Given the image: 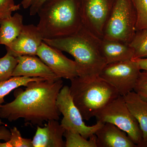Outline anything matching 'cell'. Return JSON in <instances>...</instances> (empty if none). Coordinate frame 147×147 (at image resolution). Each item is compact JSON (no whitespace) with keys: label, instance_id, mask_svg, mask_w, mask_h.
<instances>
[{"label":"cell","instance_id":"cell-1","mask_svg":"<svg viewBox=\"0 0 147 147\" xmlns=\"http://www.w3.org/2000/svg\"><path fill=\"white\" fill-rule=\"evenodd\" d=\"M63 87L62 78L30 82L24 90L15 91L13 101L2 105L0 117L10 122L23 118L26 123L40 126L45 121H58L61 113L57 99Z\"/></svg>","mask_w":147,"mask_h":147},{"label":"cell","instance_id":"cell-2","mask_svg":"<svg viewBox=\"0 0 147 147\" xmlns=\"http://www.w3.org/2000/svg\"><path fill=\"white\" fill-rule=\"evenodd\" d=\"M101 40L82 26L73 34L55 39H43V41L72 56L77 65L78 76L92 79L99 76L107 64L100 50Z\"/></svg>","mask_w":147,"mask_h":147},{"label":"cell","instance_id":"cell-3","mask_svg":"<svg viewBox=\"0 0 147 147\" xmlns=\"http://www.w3.org/2000/svg\"><path fill=\"white\" fill-rule=\"evenodd\" d=\"M38 28L43 39L70 35L82 28L80 0H48L37 12Z\"/></svg>","mask_w":147,"mask_h":147},{"label":"cell","instance_id":"cell-4","mask_svg":"<svg viewBox=\"0 0 147 147\" xmlns=\"http://www.w3.org/2000/svg\"><path fill=\"white\" fill-rule=\"evenodd\" d=\"M70 93L84 120H89L119 96L111 85L99 76L86 79L78 76L70 80Z\"/></svg>","mask_w":147,"mask_h":147},{"label":"cell","instance_id":"cell-5","mask_svg":"<svg viewBox=\"0 0 147 147\" xmlns=\"http://www.w3.org/2000/svg\"><path fill=\"white\" fill-rule=\"evenodd\" d=\"M136 22L134 0H115L103 38L130 44L136 32Z\"/></svg>","mask_w":147,"mask_h":147},{"label":"cell","instance_id":"cell-6","mask_svg":"<svg viewBox=\"0 0 147 147\" xmlns=\"http://www.w3.org/2000/svg\"><path fill=\"white\" fill-rule=\"evenodd\" d=\"M97 121L113 124L126 132L137 146L143 141L139 123L127 106L123 96H119L96 114Z\"/></svg>","mask_w":147,"mask_h":147},{"label":"cell","instance_id":"cell-7","mask_svg":"<svg viewBox=\"0 0 147 147\" xmlns=\"http://www.w3.org/2000/svg\"><path fill=\"white\" fill-rule=\"evenodd\" d=\"M57 105L63 116L61 123L62 126L65 130L78 132L85 139H89L94 135L103 125L97 121L94 125H86L82 114L74 102L68 86H64L61 89L57 98Z\"/></svg>","mask_w":147,"mask_h":147},{"label":"cell","instance_id":"cell-8","mask_svg":"<svg viewBox=\"0 0 147 147\" xmlns=\"http://www.w3.org/2000/svg\"><path fill=\"white\" fill-rule=\"evenodd\" d=\"M141 69L133 60L107 64L99 76L124 96L134 90Z\"/></svg>","mask_w":147,"mask_h":147},{"label":"cell","instance_id":"cell-9","mask_svg":"<svg viewBox=\"0 0 147 147\" xmlns=\"http://www.w3.org/2000/svg\"><path fill=\"white\" fill-rule=\"evenodd\" d=\"M115 0H80L82 24L96 37H104Z\"/></svg>","mask_w":147,"mask_h":147},{"label":"cell","instance_id":"cell-10","mask_svg":"<svg viewBox=\"0 0 147 147\" xmlns=\"http://www.w3.org/2000/svg\"><path fill=\"white\" fill-rule=\"evenodd\" d=\"M36 56L59 78L70 80L78 76L75 61L68 59L61 50L43 41L38 50Z\"/></svg>","mask_w":147,"mask_h":147},{"label":"cell","instance_id":"cell-11","mask_svg":"<svg viewBox=\"0 0 147 147\" xmlns=\"http://www.w3.org/2000/svg\"><path fill=\"white\" fill-rule=\"evenodd\" d=\"M43 39L37 27L33 24L24 25L18 36L5 46L7 53L16 58L24 55L36 56Z\"/></svg>","mask_w":147,"mask_h":147},{"label":"cell","instance_id":"cell-12","mask_svg":"<svg viewBox=\"0 0 147 147\" xmlns=\"http://www.w3.org/2000/svg\"><path fill=\"white\" fill-rule=\"evenodd\" d=\"M36 56L24 55L18 57V62L12 76L42 78L46 80L59 79L49 67Z\"/></svg>","mask_w":147,"mask_h":147},{"label":"cell","instance_id":"cell-13","mask_svg":"<svg viewBox=\"0 0 147 147\" xmlns=\"http://www.w3.org/2000/svg\"><path fill=\"white\" fill-rule=\"evenodd\" d=\"M65 129L58 121H47L43 127L37 126L32 140L33 147H65L63 137Z\"/></svg>","mask_w":147,"mask_h":147},{"label":"cell","instance_id":"cell-14","mask_svg":"<svg viewBox=\"0 0 147 147\" xmlns=\"http://www.w3.org/2000/svg\"><path fill=\"white\" fill-rule=\"evenodd\" d=\"M97 147H137L126 132L106 123L96 132Z\"/></svg>","mask_w":147,"mask_h":147},{"label":"cell","instance_id":"cell-15","mask_svg":"<svg viewBox=\"0 0 147 147\" xmlns=\"http://www.w3.org/2000/svg\"><path fill=\"white\" fill-rule=\"evenodd\" d=\"M100 50L106 64L131 60L134 50L130 44L103 38L100 41Z\"/></svg>","mask_w":147,"mask_h":147},{"label":"cell","instance_id":"cell-16","mask_svg":"<svg viewBox=\"0 0 147 147\" xmlns=\"http://www.w3.org/2000/svg\"><path fill=\"white\" fill-rule=\"evenodd\" d=\"M123 96L129 111L139 123L143 133V142L147 138V100L134 91Z\"/></svg>","mask_w":147,"mask_h":147},{"label":"cell","instance_id":"cell-17","mask_svg":"<svg viewBox=\"0 0 147 147\" xmlns=\"http://www.w3.org/2000/svg\"><path fill=\"white\" fill-rule=\"evenodd\" d=\"M24 26L23 16L19 13L1 19L0 44L9 45L20 34Z\"/></svg>","mask_w":147,"mask_h":147},{"label":"cell","instance_id":"cell-18","mask_svg":"<svg viewBox=\"0 0 147 147\" xmlns=\"http://www.w3.org/2000/svg\"><path fill=\"white\" fill-rule=\"evenodd\" d=\"M42 78H31L26 76H12L10 79L0 82V109L4 102V97L18 87H26L30 82L42 81Z\"/></svg>","mask_w":147,"mask_h":147},{"label":"cell","instance_id":"cell-19","mask_svg":"<svg viewBox=\"0 0 147 147\" xmlns=\"http://www.w3.org/2000/svg\"><path fill=\"white\" fill-rule=\"evenodd\" d=\"M65 147H97L95 134L86 139L81 134L74 131L65 130Z\"/></svg>","mask_w":147,"mask_h":147},{"label":"cell","instance_id":"cell-20","mask_svg":"<svg viewBox=\"0 0 147 147\" xmlns=\"http://www.w3.org/2000/svg\"><path fill=\"white\" fill-rule=\"evenodd\" d=\"M130 45L134 52L132 59L147 58V28L136 31Z\"/></svg>","mask_w":147,"mask_h":147},{"label":"cell","instance_id":"cell-21","mask_svg":"<svg viewBox=\"0 0 147 147\" xmlns=\"http://www.w3.org/2000/svg\"><path fill=\"white\" fill-rule=\"evenodd\" d=\"M18 62V58L7 53L3 57L0 58V82L12 77L13 70Z\"/></svg>","mask_w":147,"mask_h":147},{"label":"cell","instance_id":"cell-22","mask_svg":"<svg viewBox=\"0 0 147 147\" xmlns=\"http://www.w3.org/2000/svg\"><path fill=\"white\" fill-rule=\"evenodd\" d=\"M10 131V139L4 143L0 142V147H33L32 139L23 138L17 127H14Z\"/></svg>","mask_w":147,"mask_h":147},{"label":"cell","instance_id":"cell-23","mask_svg":"<svg viewBox=\"0 0 147 147\" xmlns=\"http://www.w3.org/2000/svg\"><path fill=\"white\" fill-rule=\"evenodd\" d=\"M137 13L136 30L147 28V0H134Z\"/></svg>","mask_w":147,"mask_h":147},{"label":"cell","instance_id":"cell-24","mask_svg":"<svg viewBox=\"0 0 147 147\" xmlns=\"http://www.w3.org/2000/svg\"><path fill=\"white\" fill-rule=\"evenodd\" d=\"M20 6L13 0H0V19L10 17L12 12L20 9Z\"/></svg>","mask_w":147,"mask_h":147},{"label":"cell","instance_id":"cell-25","mask_svg":"<svg viewBox=\"0 0 147 147\" xmlns=\"http://www.w3.org/2000/svg\"><path fill=\"white\" fill-rule=\"evenodd\" d=\"M133 90L147 100V72L144 71L140 72Z\"/></svg>","mask_w":147,"mask_h":147},{"label":"cell","instance_id":"cell-26","mask_svg":"<svg viewBox=\"0 0 147 147\" xmlns=\"http://www.w3.org/2000/svg\"><path fill=\"white\" fill-rule=\"evenodd\" d=\"M48 0H33L30 7V14L34 16L37 14L38 11L42 5Z\"/></svg>","mask_w":147,"mask_h":147},{"label":"cell","instance_id":"cell-27","mask_svg":"<svg viewBox=\"0 0 147 147\" xmlns=\"http://www.w3.org/2000/svg\"><path fill=\"white\" fill-rule=\"evenodd\" d=\"M11 137L10 130H9L5 126L0 127V141L3 140L7 142L10 139Z\"/></svg>","mask_w":147,"mask_h":147},{"label":"cell","instance_id":"cell-28","mask_svg":"<svg viewBox=\"0 0 147 147\" xmlns=\"http://www.w3.org/2000/svg\"><path fill=\"white\" fill-rule=\"evenodd\" d=\"M132 60L135 61L137 63L141 70H143L147 72V58Z\"/></svg>","mask_w":147,"mask_h":147},{"label":"cell","instance_id":"cell-29","mask_svg":"<svg viewBox=\"0 0 147 147\" xmlns=\"http://www.w3.org/2000/svg\"><path fill=\"white\" fill-rule=\"evenodd\" d=\"M33 0H22L21 4L24 9H28L30 7Z\"/></svg>","mask_w":147,"mask_h":147},{"label":"cell","instance_id":"cell-30","mask_svg":"<svg viewBox=\"0 0 147 147\" xmlns=\"http://www.w3.org/2000/svg\"><path fill=\"white\" fill-rule=\"evenodd\" d=\"M137 147H147V138L145 141L142 142L141 144H139Z\"/></svg>","mask_w":147,"mask_h":147},{"label":"cell","instance_id":"cell-31","mask_svg":"<svg viewBox=\"0 0 147 147\" xmlns=\"http://www.w3.org/2000/svg\"><path fill=\"white\" fill-rule=\"evenodd\" d=\"M0 125H6L5 124L3 123L1 120H0Z\"/></svg>","mask_w":147,"mask_h":147},{"label":"cell","instance_id":"cell-32","mask_svg":"<svg viewBox=\"0 0 147 147\" xmlns=\"http://www.w3.org/2000/svg\"><path fill=\"white\" fill-rule=\"evenodd\" d=\"M0 21H1V19H0Z\"/></svg>","mask_w":147,"mask_h":147}]
</instances>
